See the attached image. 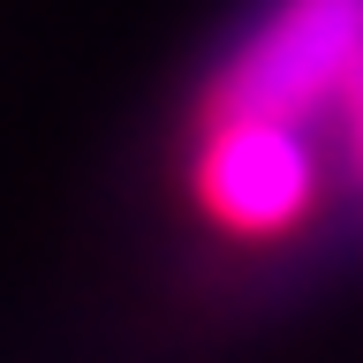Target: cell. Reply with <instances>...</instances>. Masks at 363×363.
<instances>
[{"label":"cell","instance_id":"6da1fadb","mask_svg":"<svg viewBox=\"0 0 363 363\" xmlns=\"http://www.w3.org/2000/svg\"><path fill=\"white\" fill-rule=\"evenodd\" d=\"M363 68V0H272L257 30L220 61L204 121H303L348 99Z\"/></svg>","mask_w":363,"mask_h":363},{"label":"cell","instance_id":"7a4b0ae2","mask_svg":"<svg viewBox=\"0 0 363 363\" xmlns=\"http://www.w3.org/2000/svg\"><path fill=\"white\" fill-rule=\"evenodd\" d=\"M197 204L227 235H288L318 204V152L303 121H212L197 152Z\"/></svg>","mask_w":363,"mask_h":363},{"label":"cell","instance_id":"3957f363","mask_svg":"<svg viewBox=\"0 0 363 363\" xmlns=\"http://www.w3.org/2000/svg\"><path fill=\"white\" fill-rule=\"evenodd\" d=\"M348 106H356V121H363V68H356V84H348Z\"/></svg>","mask_w":363,"mask_h":363}]
</instances>
